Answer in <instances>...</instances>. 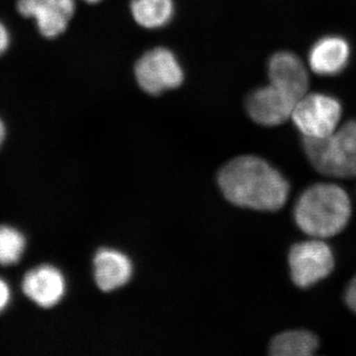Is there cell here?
Listing matches in <instances>:
<instances>
[{
  "mask_svg": "<svg viewBox=\"0 0 356 356\" xmlns=\"http://www.w3.org/2000/svg\"><path fill=\"white\" fill-rule=\"evenodd\" d=\"M318 348V337L313 332L296 330L277 334L269 346V353L274 356H309Z\"/></svg>",
  "mask_w": 356,
  "mask_h": 356,
  "instance_id": "obj_14",
  "label": "cell"
},
{
  "mask_svg": "<svg viewBox=\"0 0 356 356\" xmlns=\"http://www.w3.org/2000/svg\"><path fill=\"white\" fill-rule=\"evenodd\" d=\"M10 44V34L6 26L0 21V56L6 53Z\"/></svg>",
  "mask_w": 356,
  "mask_h": 356,
  "instance_id": "obj_17",
  "label": "cell"
},
{
  "mask_svg": "<svg viewBox=\"0 0 356 356\" xmlns=\"http://www.w3.org/2000/svg\"><path fill=\"white\" fill-rule=\"evenodd\" d=\"M130 11L135 22L145 29L165 27L175 15L173 0H132Z\"/></svg>",
  "mask_w": 356,
  "mask_h": 356,
  "instance_id": "obj_13",
  "label": "cell"
},
{
  "mask_svg": "<svg viewBox=\"0 0 356 356\" xmlns=\"http://www.w3.org/2000/svg\"><path fill=\"white\" fill-rule=\"evenodd\" d=\"M307 158L318 172L336 178L356 177V122H346L324 138L303 137Z\"/></svg>",
  "mask_w": 356,
  "mask_h": 356,
  "instance_id": "obj_3",
  "label": "cell"
},
{
  "mask_svg": "<svg viewBox=\"0 0 356 356\" xmlns=\"http://www.w3.org/2000/svg\"><path fill=\"white\" fill-rule=\"evenodd\" d=\"M270 83L293 99H301L308 93L309 76L305 65L295 54L278 51L268 63Z\"/></svg>",
  "mask_w": 356,
  "mask_h": 356,
  "instance_id": "obj_9",
  "label": "cell"
},
{
  "mask_svg": "<svg viewBox=\"0 0 356 356\" xmlns=\"http://www.w3.org/2000/svg\"><path fill=\"white\" fill-rule=\"evenodd\" d=\"M25 247V236L18 229L0 226V264L11 266L17 264Z\"/></svg>",
  "mask_w": 356,
  "mask_h": 356,
  "instance_id": "obj_15",
  "label": "cell"
},
{
  "mask_svg": "<svg viewBox=\"0 0 356 356\" xmlns=\"http://www.w3.org/2000/svg\"><path fill=\"white\" fill-rule=\"evenodd\" d=\"M350 215L348 193L332 184L312 185L300 196L294 210L299 228L312 238L322 240L341 233Z\"/></svg>",
  "mask_w": 356,
  "mask_h": 356,
  "instance_id": "obj_2",
  "label": "cell"
},
{
  "mask_svg": "<svg viewBox=\"0 0 356 356\" xmlns=\"http://www.w3.org/2000/svg\"><path fill=\"white\" fill-rule=\"evenodd\" d=\"M344 300H346V305L348 306V308H350L353 313L356 314V275L353 278V280L350 281V284H348Z\"/></svg>",
  "mask_w": 356,
  "mask_h": 356,
  "instance_id": "obj_16",
  "label": "cell"
},
{
  "mask_svg": "<svg viewBox=\"0 0 356 356\" xmlns=\"http://www.w3.org/2000/svg\"><path fill=\"white\" fill-rule=\"evenodd\" d=\"M18 13L36 21L42 36L55 39L64 34L76 11L74 0H17Z\"/></svg>",
  "mask_w": 356,
  "mask_h": 356,
  "instance_id": "obj_7",
  "label": "cell"
},
{
  "mask_svg": "<svg viewBox=\"0 0 356 356\" xmlns=\"http://www.w3.org/2000/svg\"><path fill=\"white\" fill-rule=\"evenodd\" d=\"M83 1L88 2V3L95 4L98 3V2L102 1V0H83Z\"/></svg>",
  "mask_w": 356,
  "mask_h": 356,
  "instance_id": "obj_20",
  "label": "cell"
},
{
  "mask_svg": "<svg viewBox=\"0 0 356 356\" xmlns=\"http://www.w3.org/2000/svg\"><path fill=\"white\" fill-rule=\"evenodd\" d=\"M218 182L229 202L259 211L280 210L290 192V185L282 175L254 156L229 161L220 170Z\"/></svg>",
  "mask_w": 356,
  "mask_h": 356,
  "instance_id": "obj_1",
  "label": "cell"
},
{
  "mask_svg": "<svg viewBox=\"0 0 356 356\" xmlns=\"http://www.w3.org/2000/svg\"><path fill=\"white\" fill-rule=\"evenodd\" d=\"M23 291L43 308L57 305L64 297L65 277L56 267L41 266L26 274L22 283Z\"/></svg>",
  "mask_w": 356,
  "mask_h": 356,
  "instance_id": "obj_10",
  "label": "cell"
},
{
  "mask_svg": "<svg viewBox=\"0 0 356 356\" xmlns=\"http://www.w3.org/2000/svg\"><path fill=\"white\" fill-rule=\"evenodd\" d=\"M6 126H4L3 122L0 119V147H1L2 143L6 139Z\"/></svg>",
  "mask_w": 356,
  "mask_h": 356,
  "instance_id": "obj_19",
  "label": "cell"
},
{
  "mask_svg": "<svg viewBox=\"0 0 356 356\" xmlns=\"http://www.w3.org/2000/svg\"><path fill=\"white\" fill-rule=\"evenodd\" d=\"M288 261L293 282L300 288H308L325 280L334 267L331 248L322 238H313L293 245Z\"/></svg>",
  "mask_w": 356,
  "mask_h": 356,
  "instance_id": "obj_6",
  "label": "cell"
},
{
  "mask_svg": "<svg viewBox=\"0 0 356 356\" xmlns=\"http://www.w3.org/2000/svg\"><path fill=\"white\" fill-rule=\"evenodd\" d=\"M10 300V290L3 280H0V312L8 305Z\"/></svg>",
  "mask_w": 356,
  "mask_h": 356,
  "instance_id": "obj_18",
  "label": "cell"
},
{
  "mask_svg": "<svg viewBox=\"0 0 356 356\" xmlns=\"http://www.w3.org/2000/svg\"><path fill=\"white\" fill-rule=\"evenodd\" d=\"M135 77L144 92L161 95L184 83V70L172 51L165 47H156L137 60Z\"/></svg>",
  "mask_w": 356,
  "mask_h": 356,
  "instance_id": "obj_4",
  "label": "cell"
},
{
  "mask_svg": "<svg viewBox=\"0 0 356 356\" xmlns=\"http://www.w3.org/2000/svg\"><path fill=\"white\" fill-rule=\"evenodd\" d=\"M296 103V100L269 83L252 91L248 96L245 107L255 123L274 127L291 118Z\"/></svg>",
  "mask_w": 356,
  "mask_h": 356,
  "instance_id": "obj_8",
  "label": "cell"
},
{
  "mask_svg": "<svg viewBox=\"0 0 356 356\" xmlns=\"http://www.w3.org/2000/svg\"><path fill=\"white\" fill-rule=\"evenodd\" d=\"M132 273L130 259L120 252L102 248L95 255V280L103 291H112L123 286L130 280Z\"/></svg>",
  "mask_w": 356,
  "mask_h": 356,
  "instance_id": "obj_12",
  "label": "cell"
},
{
  "mask_svg": "<svg viewBox=\"0 0 356 356\" xmlns=\"http://www.w3.org/2000/svg\"><path fill=\"white\" fill-rule=\"evenodd\" d=\"M350 44L339 36L318 40L309 53V63L315 74L334 76L346 69L350 60Z\"/></svg>",
  "mask_w": 356,
  "mask_h": 356,
  "instance_id": "obj_11",
  "label": "cell"
},
{
  "mask_svg": "<svg viewBox=\"0 0 356 356\" xmlns=\"http://www.w3.org/2000/svg\"><path fill=\"white\" fill-rule=\"evenodd\" d=\"M341 103L332 96L307 93L295 105L292 120L306 138H324L339 127Z\"/></svg>",
  "mask_w": 356,
  "mask_h": 356,
  "instance_id": "obj_5",
  "label": "cell"
}]
</instances>
